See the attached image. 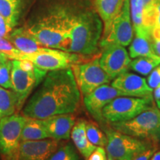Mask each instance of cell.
<instances>
[{
  "mask_svg": "<svg viewBox=\"0 0 160 160\" xmlns=\"http://www.w3.org/2000/svg\"><path fill=\"white\" fill-rule=\"evenodd\" d=\"M134 33L135 37L130 44L128 48L130 57L132 59L141 57H158L152 49L151 31L142 30Z\"/></svg>",
  "mask_w": 160,
  "mask_h": 160,
  "instance_id": "obj_19",
  "label": "cell"
},
{
  "mask_svg": "<svg viewBox=\"0 0 160 160\" xmlns=\"http://www.w3.org/2000/svg\"><path fill=\"white\" fill-rule=\"evenodd\" d=\"M150 160H160V151H156Z\"/></svg>",
  "mask_w": 160,
  "mask_h": 160,
  "instance_id": "obj_39",
  "label": "cell"
},
{
  "mask_svg": "<svg viewBox=\"0 0 160 160\" xmlns=\"http://www.w3.org/2000/svg\"><path fill=\"white\" fill-rule=\"evenodd\" d=\"M156 104H157V106L158 108L160 110V99L156 100Z\"/></svg>",
  "mask_w": 160,
  "mask_h": 160,
  "instance_id": "obj_40",
  "label": "cell"
},
{
  "mask_svg": "<svg viewBox=\"0 0 160 160\" xmlns=\"http://www.w3.org/2000/svg\"><path fill=\"white\" fill-rule=\"evenodd\" d=\"M12 61L8 59L0 65V86L6 89H12L11 82Z\"/></svg>",
  "mask_w": 160,
  "mask_h": 160,
  "instance_id": "obj_28",
  "label": "cell"
},
{
  "mask_svg": "<svg viewBox=\"0 0 160 160\" xmlns=\"http://www.w3.org/2000/svg\"><path fill=\"white\" fill-rule=\"evenodd\" d=\"M98 15L103 23V36L109 33L112 22L119 14L122 7L124 0H94Z\"/></svg>",
  "mask_w": 160,
  "mask_h": 160,
  "instance_id": "obj_18",
  "label": "cell"
},
{
  "mask_svg": "<svg viewBox=\"0 0 160 160\" xmlns=\"http://www.w3.org/2000/svg\"><path fill=\"white\" fill-rule=\"evenodd\" d=\"M80 100L81 93L71 68L49 71L24 108L23 114L45 119L53 115L73 113Z\"/></svg>",
  "mask_w": 160,
  "mask_h": 160,
  "instance_id": "obj_1",
  "label": "cell"
},
{
  "mask_svg": "<svg viewBox=\"0 0 160 160\" xmlns=\"http://www.w3.org/2000/svg\"><path fill=\"white\" fill-rule=\"evenodd\" d=\"M0 51L5 53L8 58L11 60L15 59L16 57L22 53L10 42L9 40L4 37H0Z\"/></svg>",
  "mask_w": 160,
  "mask_h": 160,
  "instance_id": "obj_30",
  "label": "cell"
},
{
  "mask_svg": "<svg viewBox=\"0 0 160 160\" xmlns=\"http://www.w3.org/2000/svg\"><path fill=\"white\" fill-rule=\"evenodd\" d=\"M80 56L62 50L44 48L36 53L28 54L20 53L15 59L29 60L38 68L52 71L70 68L73 65L79 64L81 62Z\"/></svg>",
  "mask_w": 160,
  "mask_h": 160,
  "instance_id": "obj_8",
  "label": "cell"
},
{
  "mask_svg": "<svg viewBox=\"0 0 160 160\" xmlns=\"http://www.w3.org/2000/svg\"><path fill=\"white\" fill-rule=\"evenodd\" d=\"M153 102L154 99L151 97L120 96L104 108L103 119L111 124L128 121L153 107Z\"/></svg>",
  "mask_w": 160,
  "mask_h": 160,
  "instance_id": "obj_5",
  "label": "cell"
},
{
  "mask_svg": "<svg viewBox=\"0 0 160 160\" xmlns=\"http://www.w3.org/2000/svg\"><path fill=\"white\" fill-rule=\"evenodd\" d=\"M157 146H151L148 149L145 150L139 155L137 156L133 160H150L152 156L154 154V153L157 151Z\"/></svg>",
  "mask_w": 160,
  "mask_h": 160,
  "instance_id": "obj_35",
  "label": "cell"
},
{
  "mask_svg": "<svg viewBox=\"0 0 160 160\" xmlns=\"http://www.w3.org/2000/svg\"><path fill=\"white\" fill-rule=\"evenodd\" d=\"M14 28L10 25L8 22L0 15V37L6 38Z\"/></svg>",
  "mask_w": 160,
  "mask_h": 160,
  "instance_id": "obj_33",
  "label": "cell"
},
{
  "mask_svg": "<svg viewBox=\"0 0 160 160\" xmlns=\"http://www.w3.org/2000/svg\"><path fill=\"white\" fill-rule=\"evenodd\" d=\"M129 3L132 24H133L134 33L145 29L151 31L150 29L145 28L144 25L143 0H129Z\"/></svg>",
  "mask_w": 160,
  "mask_h": 160,
  "instance_id": "obj_25",
  "label": "cell"
},
{
  "mask_svg": "<svg viewBox=\"0 0 160 160\" xmlns=\"http://www.w3.org/2000/svg\"><path fill=\"white\" fill-rule=\"evenodd\" d=\"M6 39L16 48L25 54L36 53L45 48L33 37L26 27L13 28Z\"/></svg>",
  "mask_w": 160,
  "mask_h": 160,
  "instance_id": "obj_17",
  "label": "cell"
},
{
  "mask_svg": "<svg viewBox=\"0 0 160 160\" xmlns=\"http://www.w3.org/2000/svg\"><path fill=\"white\" fill-rule=\"evenodd\" d=\"M48 160H79V157L73 146L67 144L57 149Z\"/></svg>",
  "mask_w": 160,
  "mask_h": 160,
  "instance_id": "obj_27",
  "label": "cell"
},
{
  "mask_svg": "<svg viewBox=\"0 0 160 160\" xmlns=\"http://www.w3.org/2000/svg\"><path fill=\"white\" fill-rule=\"evenodd\" d=\"M151 46L155 54L160 57V28H158L151 30Z\"/></svg>",
  "mask_w": 160,
  "mask_h": 160,
  "instance_id": "obj_31",
  "label": "cell"
},
{
  "mask_svg": "<svg viewBox=\"0 0 160 160\" xmlns=\"http://www.w3.org/2000/svg\"><path fill=\"white\" fill-rule=\"evenodd\" d=\"M99 63L112 79H115L130 68L131 59L128 52L122 45L111 44L104 46Z\"/></svg>",
  "mask_w": 160,
  "mask_h": 160,
  "instance_id": "obj_12",
  "label": "cell"
},
{
  "mask_svg": "<svg viewBox=\"0 0 160 160\" xmlns=\"http://www.w3.org/2000/svg\"><path fill=\"white\" fill-rule=\"evenodd\" d=\"M76 81L82 95L85 97L97 88L109 84L113 79L102 69L98 58L72 66Z\"/></svg>",
  "mask_w": 160,
  "mask_h": 160,
  "instance_id": "obj_10",
  "label": "cell"
},
{
  "mask_svg": "<svg viewBox=\"0 0 160 160\" xmlns=\"http://www.w3.org/2000/svg\"><path fill=\"white\" fill-rule=\"evenodd\" d=\"M17 98L13 91L0 86V120L14 114L17 110Z\"/></svg>",
  "mask_w": 160,
  "mask_h": 160,
  "instance_id": "obj_23",
  "label": "cell"
},
{
  "mask_svg": "<svg viewBox=\"0 0 160 160\" xmlns=\"http://www.w3.org/2000/svg\"><path fill=\"white\" fill-rule=\"evenodd\" d=\"M160 65V57H141L131 60L130 68L140 74L148 76Z\"/></svg>",
  "mask_w": 160,
  "mask_h": 160,
  "instance_id": "obj_24",
  "label": "cell"
},
{
  "mask_svg": "<svg viewBox=\"0 0 160 160\" xmlns=\"http://www.w3.org/2000/svg\"><path fill=\"white\" fill-rule=\"evenodd\" d=\"M25 116L13 114L0 120V153L4 160H18Z\"/></svg>",
  "mask_w": 160,
  "mask_h": 160,
  "instance_id": "obj_7",
  "label": "cell"
},
{
  "mask_svg": "<svg viewBox=\"0 0 160 160\" xmlns=\"http://www.w3.org/2000/svg\"><path fill=\"white\" fill-rule=\"evenodd\" d=\"M107 137L106 152L108 157L115 160H133L151 146L149 141L125 134L116 130L105 131Z\"/></svg>",
  "mask_w": 160,
  "mask_h": 160,
  "instance_id": "obj_6",
  "label": "cell"
},
{
  "mask_svg": "<svg viewBox=\"0 0 160 160\" xmlns=\"http://www.w3.org/2000/svg\"><path fill=\"white\" fill-rule=\"evenodd\" d=\"M111 85L126 97H153V91L145 78L135 73H122L113 79Z\"/></svg>",
  "mask_w": 160,
  "mask_h": 160,
  "instance_id": "obj_14",
  "label": "cell"
},
{
  "mask_svg": "<svg viewBox=\"0 0 160 160\" xmlns=\"http://www.w3.org/2000/svg\"><path fill=\"white\" fill-rule=\"evenodd\" d=\"M58 142L53 139L22 142L18 160H48L57 150Z\"/></svg>",
  "mask_w": 160,
  "mask_h": 160,
  "instance_id": "obj_15",
  "label": "cell"
},
{
  "mask_svg": "<svg viewBox=\"0 0 160 160\" xmlns=\"http://www.w3.org/2000/svg\"><path fill=\"white\" fill-rule=\"evenodd\" d=\"M23 0H0V15L13 28L17 25L22 8Z\"/></svg>",
  "mask_w": 160,
  "mask_h": 160,
  "instance_id": "obj_22",
  "label": "cell"
},
{
  "mask_svg": "<svg viewBox=\"0 0 160 160\" xmlns=\"http://www.w3.org/2000/svg\"><path fill=\"white\" fill-rule=\"evenodd\" d=\"M103 33V23L95 12L71 17V28L67 51L82 56L94 54Z\"/></svg>",
  "mask_w": 160,
  "mask_h": 160,
  "instance_id": "obj_2",
  "label": "cell"
},
{
  "mask_svg": "<svg viewBox=\"0 0 160 160\" xmlns=\"http://www.w3.org/2000/svg\"><path fill=\"white\" fill-rule=\"evenodd\" d=\"M47 73L48 71L37 67L32 71H25L20 68L17 59L12 60V90L17 98V111L22 108L32 91L39 85Z\"/></svg>",
  "mask_w": 160,
  "mask_h": 160,
  "instance_id": "obj_9",
  "label": "cell"
},
{
  "mask_svg": "<svg viewBox=\"0 0 160 160\" xmlns=\"http://www.w3.org/2000/svg\"><path fill=\"white\" fill-rule=\"evenodd\" d=\"M156 0H143L144 25L145 27L151 31L153 26V15H154Z\"/></svg>",
  "mask_w": 160,
  "mask_h": 160,
  "instance_id": "obj_29",
  "label": "cell"
},
{
  "mask_svg": "<svg viewBox=\"0 0 160 160\" xmlns=\"http://www.w3.org/2000/svg\"><path fill=\"white\" fill-rule=\"evenodd\" d=\"M49 137L57 141L68 139L76 123V118L72 113L51 116L42 119Z\"/></svg>",
  "mask_w": 160,
  "mask_h": 160,
  "instance_id": "obj_16",
  "label": "cell"
},
{
  "mask_svg": "<svg viewBox=\"0 0 160 160\" xmlns=\"http://www.w3.org/2000/svg\"><path fill=\"white\" fill-rule=\"evenodd\" d=\"M133 33L129 0H124L121 11L112 22L109 33L105 37L102 38L99 46L103 48L108 45L117 44L126 47L131 43Z\"/></svg>",
  "mask_w": 160,
  "mask_h": 160,
  "instance_id": "obj_11",
  "label": "cell"
},
{
  "mask_svg": "<svg viewBox=\"0 0 160 160\" xmlns=\"http://www.w3.org/2000/svg\"><path fill=\"white\" fill-rule=\"evenodd\" d=\"M153 97L156 100L160 99V85L158 86L157 88H155L153 91Z\"/></svg>",
  "mask_w": 160,
  "mask_h": 160,
  "instance_id": "obj_37",
  "label": "cell"
},
{
  "mask_svg": "<svg viewBox=\"0 0 160 160\" xmlns=\"http://www.w3.org/2000/svg\"><path fill=\"white\" fill-rule=\"evenodd\" d=\"M88 160H108V156L106 150L104 147H97L93 153L90 155Z\"/></svg>",
  "mask_w": 160,
  "mask_h": 160,
  "instance_id": "obj_34",
  "label": "cell"
},
{
  "mask_svg": "<svg viewBox=\"0 0 160 160\" xmlns=\"http://www.w3.org/2000/svg\"><path fill=\"white\" fill-rule=\"evenodd\" d=\"M147 82L150 87L153 90L160 85V65L155 68L148 75Z\"/></svg>",
  "mask_w": 160,
  "mask_h": 160,
  "instance_id": "obj_32",
  "label": "cell"
},
{
  "mask_svg": "<svg viewBox=\"0 0 160 160\" xmlns=\"http://www.w3.org/2000/svg\"><path fill=\"white\" fill-rule=\"evenodd\" d=\"M86 122L79 119L75 123L71 131V139L82 156L88 159L90 155L97 148V146L93 145L88 139L85 129Z\"/></svg>",
  "mask_w": 160,
  "mask_h": 160,
  "instance_id": "obj_20",
  "label": "cell"
},
{
  "mask_svg": "<svg viewBox=\"0 0 160 160\" xmlns=\"http://www.w3.org/2000/svg\"><path fill=\"white\" fill-rule=\"evenodd\" d=\"M120 96H123L121 92L111 85L105 84L84 97V105L92 117L97 121L102 122L104 119L102 117L104 108L112 100Z\"/></svg>",
  "mask_w": 160,
  "mask_h": 160,
  "instance_id": "obj_13",
  "label": "cell"
},
{
  "mask_svg": "<svg viewBox=\"0 0 160 160\" xmlns=\"http://www.w3.org/2000/svg\"><path fill=\"white\" fill-rule=\"evenodd\" d=\"M85 129L88 139L93 145L97 147H105L108 142L107 137L97 125L86 122Z\"/></svg>",
  "mask_w": 160,
  "mask_h": 160,
  "instance_id": "obj_26",
  "label": "cell"
},
{
  "mask_svg": "<svg viewBox=\"0 0 160 160\" xmlns=\"http://www.w3.org/2000/svg\"><path fill=\"white\" fill-rule=\"evenodd\" d=\"M113 129L125 134L160 142V110L155 106L140 113L133 119L111 124Z\"/></svg>",
  "mask_w": 160,
  "mask_h": 160,
  "instance_id": "obj_4",
  "label": "cell"
},
{
  "mask_svg": "<svg viewBox=\"0 0 160 160\" xmlns=\"http://www.w3.org/2000/svg\"><path fill=\"white\" fill-rule=\"evenodd\" d=\"M49 135L42 119L28 117L22 131V142L48 139Z\"/></svg>",
  "mask_w": 160,
  "mask_h": 160,
  "instance_id": "obj_21",
  "label": "cell"
},
{
  "mask_svg": "<svg viewBox=\"0 0 160 160\" xmlns=\"http://www.w3.org/2000/svg\"><path fill=\"white\" fill-rule=\"evenodd\" d=\"M8 59H9L8 58V57L5 54V53H2V52L0 51V65L6 62Z\"/></svg>",
  "mask_w": 160,
  "mask_h": 160,
  "instance_id": "obj_38",
  "label": "cell"
},
{
  "mask_svg": "<svg viewBox=\"0 0 160 160\" xmlns=\"http://www.w3.org/2000/svg\"><path fill=\"white\" fill-rule=\"evenodd\" d=\"M108 160H115V159H111V158H110V157H108Z\"/></svg>",
  "mask_w": 160,
  "mask_h": 160,
  "instance_id": "obj_41",
  "label": "cell"
},
{
  "mask_svg": "<svg viewBox=\"0 0 160 160\" xmlns=\"http://www.w3.org/2000/svg\"><path fill=\"white\" fill-rule=\"evenodd\" d=\"M153 28H160V0H156Z\"/></svg>",
  "mask_w": 160,
  "mask_h": 160,
  "instance_id": "obj_36",
  "label": "cell"
},
{
  "mask_svg": "<svg viewBox=\"0 0 160 160\" xmlns=\"http://www.w3.org/2000/svg\"><path fill=\"white\" fill-rule=\"evenodd\" d=\"M71 17L65 12L57 11L42 18L27 28L33 37L44 47L67 51Z\"/></svg>",
  "mask_w": 160,
  "mask_h": 160,
  "instance_id": "obj_3",
  "label": "cell"
}]
</instances>
